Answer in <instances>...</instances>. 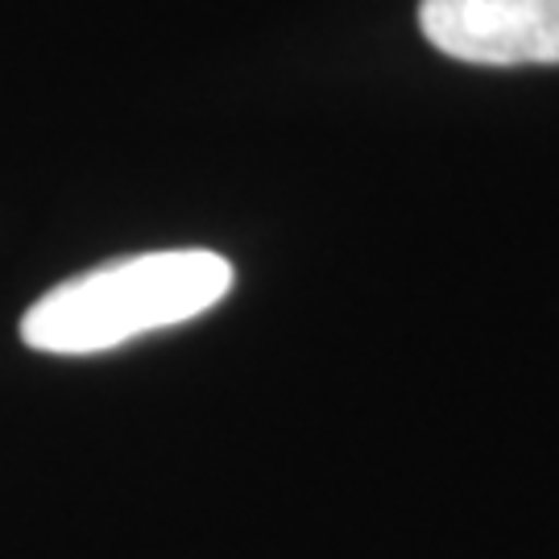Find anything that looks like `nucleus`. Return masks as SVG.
I'll return each mask as SVG.
<instances>
[{"label": "nucleus", "instance_id": "nucleus-1", "mask_svg": "<svg viewBox=\"0 0 559 559\" xmlns=\"http://www.w3.org/2000/svg\"><path fill=\"white\" fill-rule=\"evenodd\" d=\"M233 290V265L212 249H166L108 261L46 290L21 320V340L55 357L108 353L212 311Z\"/></svg>", "mask_w": 559, "mask_h": 559}, {"label": "nucleus", "instance_id": "nucleus-2", "mask_svg": "<svg viewBox=\"0 0 559 559\" xmlns=\"http://www.w3.org/2000/svg\"><path fill=\"white\" fill-rule=\"evenodd\" d=\"M423 38L477 67L559 62V0H419Z\"/></svg>", "mask_w": 559, "mask_h": 559}]
</instances>
